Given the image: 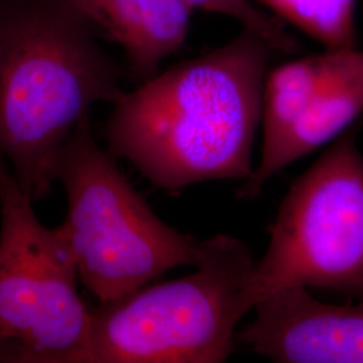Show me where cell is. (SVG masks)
I'll use <instances>...</instances> for the list:
<instances>
[{"label": "cell", "mask_w": 363, "mask_h": 363, "mask_svg": "<svg viewBox=\"0 0 363 363\" xmlns=\"http://www.w3.org/2000/svg\"><path fill=\"white\" fill-rule=\"evenodd\" d=\"M274 52L242 30L217 50L123 91L105 128L109 154L169 193L201 182L247 181Z\"/></svg>", "instance_id": "1"}, {"label": "cell", "mask_w": 363, "mask_h": 363, "mask_svg": "<svg viewBox=\"0 0 363 363\" xmlns=\"http://www.w3.org/2000/svg\"><path fill=\"white\" fill-rule=\"evenodd\" d=\"M100 38L70 0H0V160L33 202L91 106L124 91Z\"/></svg>", "instance_id": "2"}, {"label": "cell", "mask_w": 363, "mask_h": 363, "mask_svg": "<svg viewBox=\"0 0 363 363\" xmlns=\"http://www.w3.org/2000/svg\"><path fill=\"white\" fill-rule=\"evenodd\" d=\"M255 262L238 238L203 240L194 273L91 310L89 335L72 363L228 361L235 328L255 307Z\"/></svg>", "instance_id": "3"}, {"label": "cell", "mask_w": 363, "mask_h": 363, "mask_svg": "<svg viewBox=\"0 0 363 363\" xmlns=\"http://www.w3.org/2000/svg\"><path fill=\"white\" fill-rule=\"evenodd\" d=\"M57 181L67 196V216L57 228L78 280L101 306L130 296L177 267H195L203 240L160 220L97 144L91 115L65 144Z\"/></svg>", "instance_id": "4"}, {"label": "cell", "mask_w": 363, "mask_h": 363, "mask_svg": "<svg viewBox=\"0 0 363 363\" xmlns=\"http://www.w3.org/2000/svg\"><path fill=\"white\" fill-rule=\"evenodd\" d=\"M288 286L363 300V155L351 130L291 186L255 262L253 306Z\"/></svg>", "instance_id": "5"}, {"label": "cell", "mask_w": 363, "mask_h": 363, "mask_svg": "<svg viewBox=\"0 0 363 363\" xmlns=\"http://www.w3.org/2000/svg\"><path fill=\"white\" fill-rule=\"evenodd\" d=\"M0 362L72 363L86 342L91 310L57 228L0 160Z\"/></svg>", "instance_id": "6"}, {"label": "cell", "mask_w": 363, "mask_h": 363, "mask_svg": "<svg viewBox=\"0 0 363 363\" xmlns=\"http://www.w3.org/2000/svg\"><path fill=\"white\" fill-rule=\"evenodd\" d=\"M238 334L261 357L279 363H363V300L330 304L304 286L261 298Z\"/></svg>", "instance_id": "7"}, {"label": "cell", "mask_w": 363, "mask_h": 363, "mask_svg": "<svg viewBox=\"0 0 363 363\" xmlns=\"http://www.w3.org/2000/svg\"><path fill=\"white\" fill-rule=\"evenodd\" d=\"M330 58L320 86L306 116L271 164L256 178L247 179L237 196L257 198L273 177L295 160L335 140L363 113V50H328Z\"/></svg>", "instance_id": "8"}, {"label": "cell", "mask_w": 363, "mask_h": 363, "mask_svg": "<svg viewBox=\"0 0 363 363\" xmlns=\"http://www.w3.org/2000/svg\"><path fill=\"white\" fill-rule=\"evenodd\" d=\"M328 58L330 52L325 50L289 61L267 74L261 106V157L247 179L259 177L267 169L306 116L325 76Z\"/></svg>", "instance_id": "9"}, {"label": "cell", "mask_w": 363, "mask_h": 363, "mask_svg": "<svg viewBox=\"0 0 363 363\" xmlns=\"http://www.w3.org/2000/svg\"><path fill=\"white\" fill-rule=\"evenodd\" d=\"M191 13L183 0H132L120 42L132 77L139 82L154 77L163 60L181 49Z\"/></svg>", "instance_id": "10"}, {"label": "cell", "mask_w": 363, "mask_h": 363, "mask_svg": "<svg viewBox=\"0 0 363 363\" xmlns=\"http://www.w3.org/2000/svg\"><path fill=\"white\" fill-rule=\"evenodd\" d=\"M274 13L319 40L325 50L355 48V0H261Z\"/></svg>", "instance_id": "11"}, {"label": "cell", "mask_w": 363, "mask_h": 363, "mask_svg": "<svg viewBox=\"0 0 363 363\" xmlns=\"http://www.w3.org/2000/svg\"><path fill=\"white\" fill-rule=\"evenodd\" d=\"M193 11L202 10L220 13L240 22L244 30H249L269 42L280 52L296 50V42L274 18L267 15L250 0H183Z\"/></svg>", "instance_id": "12"}, {"label": "cell", "mask_w": 363, "mask_h": 363, "mask_svg": "<svg viewBox=\"0 0 363 363\" xmlns=\"http://www.w3.org/2000/svg\"><path fill=\"white\" fill-rule=\"evenodd\" d=\"M84 13L101 38L120 45L130 16L132 0H70Z\"/></svg>", "instance_id": "13"}]
</instances>
